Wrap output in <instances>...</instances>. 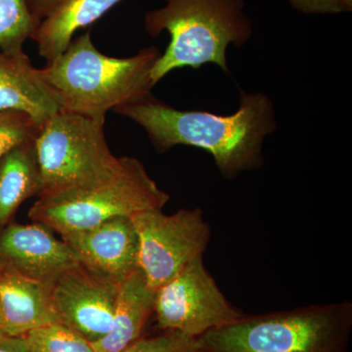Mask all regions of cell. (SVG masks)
Returning <instances> with one entry per match:
<instances>
[{
    "mask_svg": "<svg viewBox=\"0 0 352 352\" xmlns=\"http://www.w3.org/2000/svg\"><path fill=\"white\" fill-rule=\"evenodd\" d=\"M144 129L157 151L177 145L210 153L227 179L263 164V142L276 131L274 104L261 92L241 91L239 108L231 115L204 110H178L152 94L116 109Z\"/></svg>",
    "mask_w": 352,
    "mask_h": 352,
    "instance_id": "1",
    "label": "cell"
},
{
    "mask_svg": "<svg viewBox=\"0 0 352 352\" xmlns=\"http://www.w3.org/2000/svg\"><path fill=\"white\" fill-rule=\"evenodd\" d=\"M160 55L150 46L131 57L107 56L87 31L41 69L61 111L105 122L109 111L152 94L151 72Z\"/></svg>",
    "mask_w": 352,
    "mask_h": 352,
    "instance_id": "2",
    "label": "cell"
},
{
    "mask_svg": "<svg viewBox=\"0 0 352 352\" xmlns=\"http://www.w3.org/2000/svg\"><path fill=\"white\" fill-rule=\"evenodd\" d=\"M146 32L157 38L170 34V43L151 72L153 85L175 69L214 64L228 73L227 48L250 41L252 24L244 0H166L144 17Z\"/></svg>",
    "mask_w": 352,
    "mask_h": 352,
    "instance_id": "3",
    "label": "cell"
},
{
    "mask_svg": "<svg viewBox=\"0 0 352 352\" xmlns=\"http://www.w3.org/2000/svg\"><path fill=\"white\" fill-rule=\"evenodd\" d=\"M352 303L309 305L237 321L197 338L201 352H347Z\"/></svg>",
    "mask_w": 352,
    "mask_h": 352,
    "instance_id": "4",
    "label": "cell"
},
{
    "mask_svg": "<svg viewBox=\"0 0 352 352\" xmlns=\"http://www.w3.org/2000/svg\"><path fill=\"white\" fill-rule=\"evenodd\" d=\"M170 195L159 188L144 164L122 157V168L97 184L38 197L29 217L60 235L91 228L113 217L163 210Z\"/></svg>",
    "mask_w": 352,
    "mask_h": 352,
    "instance_id": "5",
    "label": "cell"
},
{
    "mask_svg": "<svg viewBox=\"0 0 352 352\" xmlns=\"http://www.w3.org/2000/svg\"><path fill=\"white\" fill-rule=\"evenodd\" d=\"M105 122L60 111L34 138L43 190L38 197L110 179L122 168L106 140Z\"/></svg>",
    "mask_w": 352,
    "mask_h": 352,
    "instance_id": "6",
    "label": "cell"
},
{
    "mask_svg": "<svg viewBox=\"0 0 352 352\" xmlns=\"http://www.w3.org/2000/svg\"><path fill=\"white\" fill-rule=\"evenodd\" d=\"M131 219L138 235L139 268L155 292L207 250L210 228L201 208L171 215L146 210Z\"/></svg>",
    "mask_w": 352,
    "mask_h": 352,
    "instance_id": "7",
    "label": "cell"
},
{
    "mask_svg": "<svg viewBox=\"0 0 352 352\" xmlns=\"http://www.w3.org/2000/svg\"><path fill=\"white\" fill-rule=\"evenodd\" d=\"M154 312L160 327L197 339L243 316L227 302L203 256L187 264L155 294Z\"/></svg>",
    "mask_w": 352,
    "mask_h": 352,
    "instance_id": "8",
    "label": "cell"
},
{
    "mask_svg": "<svg viewBox=\"0 0 352 352\" xmlns=\"http://www.w3.org/2000/svg\"><path fill=\"white\" fill-rule=\"evenodd\" d=\"M120 284L80 263L48 284L58 322L89 342L105 337L113 326Z\"/></svg>",
    "mask_w": 352,
    "mask_h": 352,
    "instance_id": "9",
    "label": "cell"
},
{
    "mask_svg": "<svg viewBox=\"0 0 352 352\" xmlns=\"http://www.w3.org/2000/svg\"><path fill=\"white\" fill-rule=\"evenodd\" d=\"M80 263L63 240L38 222L11 224L0 232V270L48 285Z\"/></svg>",
    "mask_w": 352,
    "mask_h": 352,
    "instance_id": "10",
    "label": "cell"
},
{
    "mask_svg": "<svg viewBox=\"0 0 352 352\" xmlns=\"http://www.w3.org/2000/svg\"><path fill=\"white\" fill-rule=\"evenodd\" d=\"M78 261L120 284L138 270L139 240L131 217H113L98 226L61 235Z\"/></svg>",
    "mask_w": 352,
    "mask_h": 352,
    "instance_id": "11",
    "label": "cell"
},
{
    "mask_svg": "<svg viewBox=\"0 0 352 352\" xmlns=\"http://www.w3.org/2000/svg\"><path fill=\"white\" fill-rule=\"evenodd\" d=\"M62 110L43 69L20 52H0V111L25 113L38 127Z\"/></svg>",
    "mask_w": 352,
    "mask_h": 352,
    "instance_id": "12",
    "label": "cell"
},
{
    "mask_svg": "<svg viewBox=\"0 0 352 352\" xmlns=\"http://www.w3.org/2000/svg\"><path fill=\"white\" fill-rule=\"evenodd\" d=\"M56 323L48 285L0 270V332L25 337Z\"/></svg>",
    "mask_w": 352,
    "mask_h": 352,
    "instance_id": "13",
    "label": "cell"
},
{
    "mask_svg": "<svg viewBox=\"0 0 352 352\" xmlns=\"http://www.w3.org/2000/svg\"><path fill=\"white\" fill-rule=\"evenodd\" d=\"M154 291L140 268L120 284L110 332L92 342L97 352H122L140 339L146 322L154 312Z\"/></svg>",
    "mask_w": 352,
    "mask_h": 352,
    "instance_id": "14",
    "label": "cell"
},
{
    "mask_svg": "<svg viewBox=\"0 0 352 352\" xmlns=\"http://www.w3.org/2000/svg\"><path fill=\"white\" fill-rule=\"evenodd\" d=\"M122 0H58L31 39L47 63L68 47L78 30L97 22Z\"/></svg>",
    "mask_w": 352,
    "mask_h": 352,
    "instance_id": "15",
    "label": "cell"
},
{
    "mask_svg": "<svg viewBox=\"0 0 352 352\" xmlns=\"http://www.w3.org/2000/svg\"><path fill=\"white\" fill-rule=\"evenodd\" d=\"M43 180L34 140L15 146L0 160V226L23 201L41 193Z\"/></svg>",
    "mask_w": 352,
    "mask_h": 352,
    "instance_id": "16",
    "label": "cell"
},
{
    "mask_svg": "<svg viewBox=\"0 0 352 352\" xmlns=\"http://www.w3.org/2000/svg\"><path fill=\"white\" fill-rule=\"evenodd\" d=\"M39 23L32 16L27 0H0V50L20 52Z\"/></svg>",
    "mask_w": 352,
    "mask_h": 352,
    "instance_id": "17",
    "label": "cell"
},
{
    "mask_svg": "<svg viewBox=\"0 0 352 352\" xmlns=\"http://www.w3.org/2000/svg\"><path fill=\"white\" fill-rule=\"evenodd\" d=\"M29 352H97L91 342L62 324H51L25 336Z\"/></svg>",
    "mask_w": 352,
    "mask_h": 352,
    "instance_id": "18",
    "label": "cell"
},
{
    "mask_svg": "<svg viewBox=\"0 0 352 352\" xmlns=\"http://www.w3.org/2000/svg\"><path fill=\"white\" fill-rule=\"evenodd\" d=\"M38 126L25 113L0 111V160L15 146L34 140Z\"/></svg>",
    "mask_w": 352,
    "mask_h": 352,
    "instance_id": "19",
    "label": "cell"
},
{
    "mask_svg": "<svg viewBox=\"0 0 352 352\" xmlns=\"http://www.w3.org/2000/svg\"><path fill=\"white\" fill-rule=\"evenodd\" d=\"M196 340L175 331L149 339H138L122 352H187L195 349Z\"/></svg>",
    "mask_w": 352,
    "mask_h": 352,
    "instance_id": "20",
    "label": "cell"
},
{
    "mask_svg": "<svg viewBox=\"0 0 352 352\" xmlns=\"http://www.w3.org/2000/svg\"><path fill=\"white\" fill-rule=\"evenodd\" d=\"M293 8L307 15L351 12L352 0H287Z\"/></svg>",
    "mask_w": 352,
    "mask_h": 352,
    "instance_id": "21",
    "label": "cell"
},
{
    "mask_svg": "<svg viewBox=\"0 0 352 352\" xmlns=\"http://www.w3.org/2000/svg\"><path fill=\"white\" fill-rule=\"evenodd\" d=\"M0 352H29L25 337H12L0 332Z\"/></svg>",
    "mask_w": 352,
    "mask_h": 352,
    "instance_id": "22",
    "label": "cell"
},
{
    "mask_svg": "<svg viewBox=\"0 0 352 352\" xmlns=\"http://www.w3.org/2000/svg\"><path fill=\"white\" fill-rule=\"evenodd\" d=\"M30 10L38 23L50 12L58 0H27Z\"/></svg>",
    "mask_w": 352,
    "mask_h": 352,
    "instance_id": "23",
    "label": "cell"
},
{
    "mask_svg": "<svg viewBox=\"0 0 352 352\" xmlns=\"http://www.w3.org/2000/svg\"><path fill=\"white\" fill-rule=\"evenodd\" d=\"M187 352H201V351H199V349H197V346H196L195 349H191V351H189Z\"/></svg>",
    "mask_w": 352,
    "mask_h": 352,
    "instance_id": "24",
    "label": "cell"
}]
</instances>
